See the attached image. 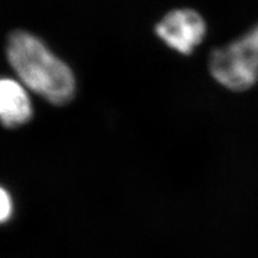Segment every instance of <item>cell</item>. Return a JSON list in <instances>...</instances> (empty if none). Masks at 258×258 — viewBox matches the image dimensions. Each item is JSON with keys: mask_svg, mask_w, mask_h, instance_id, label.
Wrapping results in <instances>:
<instances>
[{"mask_svg": "<svg viewBox=\"0 0 258 258\" xmlns=\"http://www.w3.org/2000/svg\"><path fill=\"white\" fill-rule=\"evenodd\" d=\"M34 115L31 100L22 83L4 78L0 83V117L6 128L25 125Z\"/></svg>", "mask_w": 258, "mask_h": 258, "instance_id": "277c9868", "label": "cell"}, {"mask_svg": "<svg viewBox=\"0 0 258 258\" xmlns=\"http://www.w3.org/2000/svg\"><path fill=\"white\" fill-rule=\"evenodd\" d=\"M0 206H2V210H0V219H2L3 223H6L10 219L13 211V203L10 192L6 188H2V197H0Z\"/></svg>", "mask_w": 258, "mask_h": 258, "instance_id": "5b68a950", "label": "cell"}, {"mask_svg": "<svg viewBox=\"0 0 258 258\" xmlns=\"http://www.w3.org/2000/svg\"><path fill=\"white\" fill-rule=\"evenodd\" d=\"M6 54L22 83L46 101L63 106L74 99L77 87L74 72L41 39L16 29L8 36Z\"/></svg>", "mask_w": 258, "mask_h": 258, "instance_id": "6da1fadb", "label": "cell"}, {"mask_svg": "<svg viewBox=\"0 0 258 258\" xmlns=\"http://www.w3.org/2000/svg\"><path fill=\"white\" fill-rule=\"evenodd\" d=\"M213 79L233 92H243L258 81V25L235 41L210 54Z\"/></svg>", "mask_w": 258, "mask_h": 258, "instance_id": "7a4b0ae2", "label": "cell"}, {"mask_svg": "<svg viewBox=\"0 0 258 258\" xmlns=\"http://www.w3.org/2000/svg\"><path fill=\"white\" fill-rule=\"evenodd\" d=\"M158 38L176 52L190 55L206 36V22L192 9H176L167 13L155 26Z\"/></svg>", "mask_w": 258, "mask_h": 258, "instance_id": "3957f363", "label": "cell"}]
</instances>
